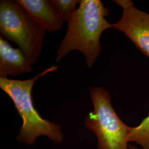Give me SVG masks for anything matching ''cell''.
Returning <instances> with one entry per match:
<instances>
[{
	"mask_svg": "<svg viewBox=\"0 0 149 149\" xmlns=\"http://www.w3.org/2000/svg\"><path fill=\"white\" fill-rule=\"evenodd\" d=\"M78 0H50L58 12L63 22H68L77 10V5L80 4Z\"/></svg>",
	"mask_w": 149,
	"mask_h": 149,
	"instance_id": "cell-9",
	"label": "cell"
},
{
	"mask_svg": "<svg viewBox=\"0 0 149 149\" xmlns=\"http://www.w3.org/2000/svg\"><path fill=\"white\" fill-rule=\"evenodd\" d=\"M128 149H136V147H135L133 145H129Z\"/></svg>",
	"mask_w": 149,
	"mask_h": 149,
	"instance_id": "cell-10",
	"label": "cell"
},
{
	"mask_svg": "<svg viewBox=\"0 0 149 149\" xmlns=\"http://www.w3.org/2000/svg\"><path fill=\"white\" fill-rule=\"evenodd\" d=\"M45 32L60 30L63 21L50 0H16Z\"/></svg>",
	"mask_w": 149,
	"mask_h": 149,
	"instance_id": "cell-6",
	"label": "cell"
},
{
	"mask_svg": "<svg viewBox=\"0 0 149 149\" xmlns=\"http://www.w3.org/2000/svg\"><path fill=\"white\" fill-rule=\"evenodd\" d=\"M45 31L17 1H0V33L16 44L32 65L43 50Z\"/></svg>",
	"mask_w": 149,
	"mask_h": 149,
	"instance_id": "cell-4",
	"label": "cell"
},
{
	"mask_svg": "<svg viewBox=\"0 0 149 149\" xmlns=\"http://www.w3.org/2000/svg\"><path fill=\"white\" fill-rule=\"evenodd\" d=\"M123 9L122 16L113 27L123 33L149 58V14L140 11L129 0H116Z\"/></svg>",
	"mask_w": 149,
	"mask_h": 149,
	"instance_id": "cell-5",
	"label": "cell"
},
{
	"mask_svg": "<svg viewBox=\"0 0 149 149\" xmlns=\"http://www.w3.org/2000/svg\"><path fill=\"white\" fill-rule=\"evenodd\" d=\"M32 65L19 48H13L0 38V77L7 78L32 71Z\"/></svg>",
	"mask_w": 149,
	"mask_h": 149,
	"instance_id": "cell-7",
	"label": "cell"
},
{
	"mask_svg": "<svg viewBox=\"0 0 149 149\" xmlns=\"http://www.w3.org/2000/svg\"><path fill=\"white\" fill-rule=\"evenodd\" d=\"M129 142L135 143L143 149H149V115L138 126L131 127Z\"/></svg>",
	"mask_w": 149,
	"mask_h": 149,
	"instance_id": "cell-8",
	"label": "cell"
},
{
	"mask_svg": "<svg viewBox=\"0 0 149 149\" xmlns=\"http://www.w3.org/2000/svg\"><path fill=\"white\" fill-rule=\"evenodd\" d=\"M90 97L93 109L85 118L84 125L96 135L97 149H128L131 127L118 116L108 91L93 87Z\"/></svg>",
	"mask_w": 149,
	"mask_h": 149,
	"instance_id": "cell-3",
	"label": "cell"
},
{
	"mask_svg": "<svg viewBox=\"0 0 149 149\" xmlns=\"http://www.w3.org/2000/svg\"><path fill=\"white\" fill-rule=\"evenodd\" d=\"M58 69V65H54L28 80L0 77V88L10 97L22 119V125L17 136L18 142L32 146L40 136H45L56 143L64 141L61 127L42 117L34 108L32 98V88L36 81Z\"/></svg>",
	"mask_w": 149,
	"mask_h": 149,
	"instance_id": "cell-2",
	"label": "cell"
},
{
	"mask_svg": "<svg viewBox=\"0 0 149 149\" xmlns=\"http://www.w3.org/2000/svg\"><path fill=\"white\" fill-rule=\"evenodd\" d=\"M109 9L100 0H82L77 10L68 21V29L58 49L56 61L59 62L73 50L83 54L91 69L101 51L102 33L113 27L106 19Z\"/></svg>",
	"mask_w": 149,
	"mask_h": 149,
	"instance_id": "cell-1",
	"label": "cell"
}]
</instances>
